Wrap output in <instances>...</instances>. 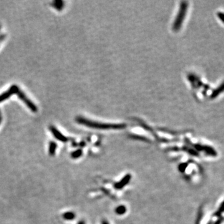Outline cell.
<instances>
[{"instance_id":"obj_14","label":"cell","mask_w":224,"mask_h":224,"mask_svg":"<svg viewBox=\"0 0 224 224\" xmlns=\"http://www.w3.org/2000/svg\"><path fill=\"white\" fill-rule=\"evenodd\" d=\"M78 224H85V223H84V221H80V222L78 223Z\"/></svg>"},{"instance_id":"obj_11","label":"cell","mask_w":224,"mask_h":224,"mask_svg":"<svg viewBox=\"0 0 224 224\" xmlns=\"http://www.w3.org/2000/svg\"><path fill=\"white\" fill-rule=\"evenodd\" d=\"M82 150H77V151H74L72 153V158H74V159H77V158H78L79 157H80L81 156H82Z\"/></svg>"},{"instance_id":"obj_4","label":"cell","mask_w":224,"mask_h":224,"mask_svg":"<svg viewBox=\"0 0 224 224\" xmlns=\"http://www.w3.org/2000/svg\"><path fill=\"white\" fill-rule=\"evenodd\" d=\"M19 89L17 85H12L7 91L3 92V93L0 95V103L6 100V99L9 98L13 95L16 94L17 91L19 90Z\"/></svg>"},{"instance_id":"obj_3","label":"cell","mask_w":224,"mask_h":224,"mask_svg":"<svg viewBox=\"0 0 224 224\" xmlns=\"http://www.w3.org/2000/svg\"><path fill=\"white\" fill-rule=\"evenodd\" d=\"M16 95L18 97V98L23 101V102L26 105V107L31 112H32L34 113H36L37 112V106L25 94V93L23 91L19 89Z\"/></svg>"},{"instance_id":"obj_8","label":"cell","mask_w":224,"mask_h":224,"mask_svg":"<svg viewBox=\"0 0 224 224\" xmlns=\"http://www.w3.org/2000/svg\"><path fill=\"white\" fill-rule=\"evenodd\" d=\"M224 91V83H223L218 88H217L215 91H214L211 95V98H215L218 95L219 93Z\"/></svg>"},{"instance_id":"obj_7","label":"cell","mask_w":224,"mask_h":224,"mask_svg":"<svg viewBox=\"0 0 224 224\" xmlns=\"http://www.w3.org/2000/svg\"><path fill=\"white\" fill-rule=\"evenodd\" d=\"M57 149V144L54 141H51L49 145V154L50 156H54Z\"/></svg>"},{"instance_id":"obj_12","label":"cell","mask_w":224,"mask_h":224,"mask_svg":"<svg viewBox=\"0 0 224 224\" xmlns=\"http://www.w3.org/2000/svg\"><path fill=\"white\" fill-rule=\"evenodd\" d=\"M126 212V207L123 206H119L116 209V212L119 215H122Z\"/></svg>"},{"instance_id":"obj_6","label":"cell","mask_w":224,"mask_h":224,"mask_svg":"<svg viewBox=\"0 0 224 224\" xmlns=\"http://www.w3.org/2000/svg\"><path fill=\"white\" fill-rule=\"evenodd\" d=\"M130 178H131L130 175H127L123 179H122V180L120 182L117 183V184L115 185V187L118 189H121L122 188H123L125 185H127L128 184V182L130 180Z\"/></svg>"},{"instance_id":"obj_1","label":"cell","mask_w":224,"mask_h":224,"mask_svg":"<svg viewBox=\"0 0 224 224\" xmlns=\"http://www.w3.org/2000/svg\"><path fill=\"white\" fill-rule=\"evenodd\" d=\"M76 121L78 123L85 125L86 127L93 128H100V129H115V128H123V125H108V124H101L99 123L89 120L86 118L82 117H77L76 118Z\"/></svg>"},{"instance_id":"obj_2","label":"cell","mask_w":224,"mask_h":224,"mask_svg":"<svg viewBox=\"0 0 224 224\" xmlns=\"http://www.w3.org/2000/svg\"><path fill=\"white\" fill-rule=\"evenodd\" d=\"M188 8V4L186 2H183L181 4L180 11L179 12V14L176 17V21L174 23L173 25V29L174 31H177L181 26V25L183 22V19H184L186 11Z\"/></svg>"},{"instance_id":"obj_15","label":"cell","mask_w":224,"mask_h":224,"mask_svg":"<svg viewBox=\"0 0 224 224\" xmlns=\"http://www.w3.org/2000/svg\"><path fill=\"white\" fill-rule=\"evenodd\" d=\"M2 116L1 111H0V123H1V121H2Z\"/></svg>"},{"instance_id":"obj_9","label":"cell","mask_w":224,"mask_h":224,"mask_svg":"<svg viewBox=\"0 0 224 224\" xmlns=\"http://www.w3.org/2000/svg\"><path fill=\"white\" fill-rule=\"evenodd\" d=\"M52 6L57 9L59 11H60L64 7V2L63 1H60V0H58V1H54L53 2Z\"/></svg>"},{"instance_id":"obj_13","label":"cell","mask_w":224,"mask_h":224,"mask_svg":"<svg viewBox=\"0 0 224 224\" xmlns=\"http://www.w3.org/2000/svg\"><path fill=\"white\" fill-rule=\"evenodd\" d=\"M218 17L222 20V21L224 23V14L222 13H218Z\"/></svg>"},{"instance_id":"obj_5","label":"cell","mask_w":224,"mask_h":224,"mask_svg":"<svg viewBox=\"0 0 224 224\" xmlns=\"http://www.w3.org/2000/svg\"><path fill=\"white\" fill-rule=\"evenodd\" d=\"M49 130L51 131V133H52L53 136L59 141H62V142H66L67 141L68 139L64 136L63 135V134L60 132L54 126H51L49 127Z\"/></svg>"},{"instance_id":"obj_10","label":"cell","mask_w":224,"mask_h":224,"mask_svg":"<svg viewBox=\"0 0 224 224\" xmlns=\"http://www.w3.org/2000/svg\"><path fill=\"white\" fill-rule=\"evenodd\" d=\"M75 217V215L72 212H67L63 214V218L67 220H72Z\"/></svg>"}]
</instances>
